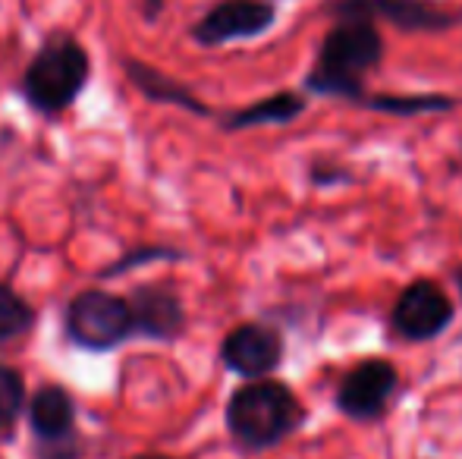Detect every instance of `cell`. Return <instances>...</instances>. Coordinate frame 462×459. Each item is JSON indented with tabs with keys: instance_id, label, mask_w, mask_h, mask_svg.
<instances>
[{
	"instance_id": "19",
	"label": "cell",
	"mask_w": 462,
	"mask_h": 459,
	"mask_svg": "<svg viewBox=\"0 0 462 459\" xmlns=\"http://www.w3.org/2000/svg\"><path fill=\"white\" fill-rule=\"evenodd\" d=\"M142 459H167V456H142Z\"/></svg>"
},
{
	"instance_id": "6",
	"label": "cell",
	"mask_w": 462,
	"mask_h": 459,
	"mask_svg": "<svg viewBox=\"0 0 462 459\" xmlns=\"http://www.w3.org/2000/svg\"><path fill=\"white\" fill-rule=\"evenodd\" d=\"M274 19L277 10L268 0H220L192 25V38L201 48H220V44L264 35Z\"/></svg>"
},
{
	"instance_id": "3",
	"label": "cell",
	"mask_w": 462,
	"mask_h": 459,
	"mask_svg": "<svg viewBox=\"0 0 462 459\" xmlns=\"http://www.w3.org/2000/svg\"><path fill=\"white\" fill-rule=\"evenodd\" d=\"M92 79V57L73 35H54L29 60L19 92L32 111L57 116L76 105Z\"/></svg>"
},
{
	"instance_id": "18",
	"label": "cell",
	"mask_w": 462,
	"mask_h": 459,
	"mask_svg": "<svg viewBox=\"0 0 462 459\" xmlns=\"http://www.w3.org/2000/svg\"><path fill=\"white\" fill-rule=\"evenodd\" d=\"M161 10H164V0H142V16H145L148 23H154V19L161 16Z\"/></svg>"
},
{
	"instance_id": "16",
	"label": "cell",
	"mask_w": 462,
	"mask_h": 459,
	"mask_svg": "<svg viewBox=\"0 0 462 459\" xmlns=\"http://www.w3.org/2000/svg\"><path fill=\"white\" fill-rule=\"evenodd\" d=\"M23 403H25L23 374L0 362V431L16 422L19 412H23Z\"/></svg>"
},
{
	"instance_id": "8",
	"label": "cell",
	"mask_w": 462,
	"mask_h": 459,
	"mask_svg": "<svg viewBox=\"0 0 462 459\" xmlns=\"http://www.w3.org/2000/svg\"><path fill=\"white\" fill-rule=\"evenodd\" d=\"M453 321V302L447 293L431 280H419L402 289V296L393 306V327L406 340H434L447 331Z\"/></svg>"
},
{
	"instance_id": "9",
	"label": "cell",
	"mask_w": 462,
	"mask_h": 459,
	"mask_svg": "<svg viewBox=\"0 0 462 459\" xmlns=\"http://www.w3.org/2000/svg\"><path fill=\"white\" fill-rule=\"evenodd\" d=\"M220 359L230 372L262 381L283 359V340H280L274 327L249 321V325H239L226 334L224 344H220Z\"/></svg>"
},
{
	"instance_id": "10",
	"label": "cell",
	"mask_w": 462,
	"mask_h": 459,
	"mask_svg": "<svg viewBox=\"0 0 462 459\" xmlns=\"http://www.w3.org/2000/svg\"><path fill=\"white\" fill-rule=\"evenodd\" d=\"M135 318V334H145L148 340H177L186 331V308L180 296L164 283H145L135 287L129 296Z\"/></svg>"
},
{
	"instance_id": "2",
	"label": "cell",
	"mask_w": 462,
	"mask_h": 459,
	"mask_svg": "<svg viewBox=\"0 0 462 459\" xmlns=\"http://www.w3.org/2000/svg\"><path fill=\"white\" fill-rule=\"evenodd\" d=\"M305 422L302 403L280 381H249L226 403V428L245 450H271Z\"/></svg>"
},
{
	"instance_id": "15",
	"label": "cell",
	"mask_w": 462,
	"mask_h": 459,
	"mask_svg": "<svg viewBox=\"0 0 462 459\" xmlns=\"http://www.w3.org/2000/svg\"><path fill=\"white\" fill-rule=\"evenodd\" d=\"M365 105L387 114H425V111H450L453 98H444V95H381V98H371Z\"/></svg>"
},
{
	"instance_id": "7",
	"label": "cell",
	"mask_w": 462,
	"mask_h": 459,
	"mask_svg": "<svg viewBox=\"0 0 462 459\" xmlns=\"http://www.w3.org/2000/svg\"><path fill=\"white\" fill-rule=\"evenodd\" d=\"M328 10L337 19H387L400 29L412 32H434L457 25V13L431 4V0H334Z\"/></svg>"
},
{
	"instance_id": "12",
	"label": "cell",
	"mask_w": 462,
	"mask_h": 459,
	"mask_svg": "<svg viewBox=\"0 0 462 459\" xmlns=\"http://www.w3.org/2000/svg\"><path fill=\"white\" fill-rule=\"evenodd\" d=\"M123 67H126L129 82H133V86L139 88V92L145 95L148 101L183 107V111L199 114V116H211V111H208V107L201 105V101L195 98V95L189 92L186 86H180L177 79H171L167 73L154 69L152 63H142V60H133V57H126V60H123Z\"/></svg>"
},
{
	"instance_id": "20",
	"label": "cell",
	"mask_w": 462,
	"mask_h": 459,
	"mask_svg": "<svg viewBox=\"0 0 462 459\" xmlns=\"http://www.w3.org/2000/svg\"><path fill=\"white\" fill-rule=\"evenodd\" d=\"M459 287H462V274H459Z\"/></svg>"
},
{
	"instance_id": "13",
	"label": "cell",
	"mask_w": 462,
	"mask_h": 459,
	"mask_svg": "<svg viewBox=\"0 0 462 459\" xmlns=\"http://www.w3.org/2000/svg\"><path fill=\"white\" fill-rule=\"evenodd\" d=\"M302 111H305V101L299 98V95L280 92V95H271V98L258 101V105L243 107V111L226 114L220 126L224 129H252V126H268V123H290Z\"/></svg>"
},
{
	"instance_id": "1",
	"label": "cell",
	"mask_w": 462,
	"mask_h": 459,
	"mask_svg": "<svg viewBox=\"0 0 462 459\" xmlns=\"http://www.w3.org/2000/svg\"><path fill=\"white\" fill-rule=\"evenodd\" d=\"M383 57L381 32L368 19H340L324 35L318 60L309 73V88L328 98H362V82Z\"/></svg>"
},
{
	"instance_id": "5",
	"label": "cell",
	"mask_w": 462,
	"mask_h": 459,
	"mask_svg": "<svg viewBox=\"0 0 462 459\" xmlns=\"http://www.w3.org/2000/svg\"><path fill=\"white\" fill-rule=\"evenodd\" d=\"M400 374L387 359H365L343 374L337 387V409L353 422H374L393 399Z\"/></svg>"
},
{
	"instance_id": "14",
	"label": "cell",
	"mask_w": 462,
	"mask_h": 459,
	"mask_svg": "<svg viewBox=\"0 0 462 459\" xmlns=\"http://www.w3.org/2000/svg\"><path fill=\"white\" fill-rule=\"evenodd\" d=\"M35 327V308L10 283H0V344L23 337Z\"/></svg>"
},
{
	"instance_id": "11",
	"label": "cell",
	"mask_w": 462,
	"mask_h": 459,
	"mask_svg": "<svg viewBox=\"0 0 462 459\" xmlns=\"http://www.w3.org/2000/svg\"><path fill=\"white\" fill-rule=\"evenodd\" d=\"M29 422H32V431H35L44 444L67 441L76 425L73 397H69L60 384L42 387L29 403Z\"/></svg>"
},
{
	"instance_id": "17",
	"label": "cell",
	"mask_w": 462,
	"mask_h": 459,
	"mask_svg": "<svg viewBox=\"0 0 462 459\" xmlns=\"http://www.w3.org/2000/svg\"><path fill=\"white\" fill-rule=\"evenodd\" d=\"M158 258H180V252H171V249H161V245H152V249H135L133 255H126L123 262L110 264L101 277H116L120 271H129L133 264H142V262H158Z\"/></svg>"
},
{
	"instance_id": "4",
	"label": "cell",
	"mask_w": 462,
	"mask_h": 459,
	"mask_svg": "<svg viewBox=\"0 0 462 459\" xmlns=\"http://www.w3.org/2000/svg\"><path fill=\"white\" fill-rule=\"evenodd\" d=\"M63 327L79 349L107 353L135 334L133 306L126 296L107 293V289H82L69 299Z\"/></svg>"
}]
</instances>
